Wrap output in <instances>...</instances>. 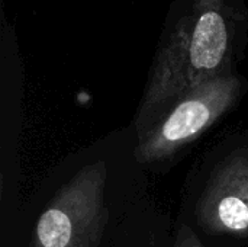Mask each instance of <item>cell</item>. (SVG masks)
<instances>
[{"mask_svg":"<svg viewBox=\"0 0 248 247\" xmlns=\"http://www.w3.org/2000/svg\"><path fill=\"white\" fill-rule=\"evenodd\" d=\"M108 165H86L52 197L36 221L31 247H97L108 226Z\"/></svg>","mask_w":248,"mask_h":247,"instance_id":"cell-2","label":"cell"},{"mask_svg":"<svg viewBox=\"0 0 248 247\" xmlns=\"http://www.w3.org/2000/svg\"><path fill=\"white\" fill-rule=\"evenodd\" d=\"M235 39L224 0H195L167 32L150 74L138 124L185 93L227 73Z\"/></svg>","mask_w":248,"mask_h":247,"instance_id":"cell-1","label":"cell"},{"mask_svg":"<svg viewBox=\"0 0 248 247\" xmlns=\"http://www.w3.org/2000/svg\"><path fill=\"white\" fill-rule=\"evenodd\" d=\"M176 247H205V245L198 239V236L186 226H183L177 234Z\"/></svg>","mask_w":248,"mask_h":247,"instance_id":"cell-5","label":"cell"},{"mask_svg":"<svg viewBox=\"0 0 248 247\" xmlns=\"http://www.w3.org/2000/svg\"><path fill=\"white\" fill-rule=\"evenodd\" d=\"M241 89L243 82L237 76L222 74L185 93L142 134L135 148V159L140 163H153L195 141L232 108Z\"/></svg>","mask_w":248,"mask_h":247,"instance_id":"cell-3","label":"cell"},{"mask_svg":"<svg viewBox=\"0 0 248 247\" xmlns=\"http://www.w3.org/2000/svg\"><path fill=\"white\" fill-rule=\"evenodd\" d=\"M196 215L214 234L248 236V151H235L219 163L201 197Z\"/></svg>","mask_w":248,"mask_h":247,"instance_id":"cell-4","label":"cell"}]
</instances>
